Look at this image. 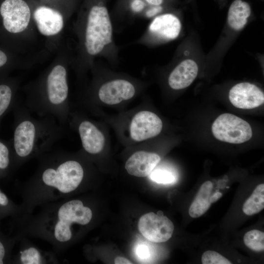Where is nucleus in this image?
<instances>
[{"label": "nucleus", "mask_w": 264, "mask_h": 264, "mask_svg": "<svg viewBox=\"0 0 264 264\" xmlns=\"http://www.w3.org/2000/svg\"><path fill=\"white\" fill-rule=\"evenodd\" d=\"M37 159L35 173L19 187L25 214L42 204L68 198L85 179L82 163L62 150L52 149Z\"/></svg>", "instance_id": "1"}, {"label": "nucleus", "mask_w": 264, "mask_h": 264, "mask_svg": "<svg viewBox=\"0 0 264 264\" xmlns=\"http://www.w3.org/2000/svg\"><path fill=\"white\" fill-rule=\"evenodd\" d=\"M93 218L91 208L81 199L67 198L40 205L29 214L16 218L18 235L47 242L60 253L74 238V228L88 225Z\"/></svg>", "instance_id": "2"}, {"label": "nucleus", "mask_w": 264, "mask_h": 264, "mask_svg": "<svg viewBox=\"0 0 264 264\" xmlns=\"http://www.w3.org/2000/svg\"><path fill=\"white\" fill-rule=\"evenodd\" d=\"M77 53L74 62L81 68L92 66L97 58L116 64L119 49L106 0H94L76 21Z\"/></svg>", "instance_id": "3"}, {"label": "nucleus", "mask_w": 264, "mask_h": 264, "mask_svg": "<svg viewBox=\"0 0 264 264\" xmlns=\"http://www.w3.org/2000/svg\"><path fill=\"white\" fill-rule=\"evenodd\" d=\"M15 117L11 146L14 167L17 169L52 150L54 144L62 137L64 131L53 117L36 119L22 104L16 105Z\"/></svg>", "instance_id": "4"}, {"label": "nucleus", "mask_w": 264, "mask_h": 264, "mask_svg": "<svg viewBox=\"0 0 264 264\" xmlns=\"http://www.w3.org/2000/svg\"><path fill=\"white\" fill-rule=\"evenodd\" d=\"M24 105L39 116H51L62 126L68 113L69 87L67 69L64 64H56L23 88Z\"/></svg>", "instance_id": "5"}, {"label": "nucleus", "mask_w": 264, "mask_h": 264, "mask_svg": "<svg viewBox=\"0 0 264 264\" xmlns=\"http://www.w3.org/2000/svg\"><path fill=\"white\" fill-rule=\"evenodd\" d=\"M212 132L218 140L232 144H241L250 140L252 131L250 124L234 114L219 115L212 125Z\"/></svg>", "instance_id": "6"}, {"label": "nucleus", "mask_w": 264, "mask_h": 264, "mask_svg": "<svg viewBox=\"0 0 264 264\" xmlns=\"http://www.w3.org/2000/svg\"><path fill=\"white\" fill-rule=\"evenodd\" d=\"M181 28L179 19L173 14L165 13L154 18L147 29L136 41L143 45L173 40L179 35Z\"/></svg>", "instance_id": "7"}, {"label": "nucleus", "mask_w": 264, "mask_h": 264, "mask_svg": "<svg viewBox=\"0 0 264 264\" xmlns=\"http://www.w3.org/2000/svg\"><path fill=\"white\" fill-rule=\"evenodd\" d=\"M0 13L5 29L11 33L23 32L31 22L30 9L23 0H5L0 6Z\"/></svg>", "instance_id": "8"}, {"label": "nucleus", "mask_w": 264, "mask_h": 264, "mask_svg": "<svg viewBox=\"0 0 264 264\" xmlns=\"http://www.w3.org/2000/svg\"><path fill=\"white\" fill-rule=\"evenodd\" d=\"M138 229L148 240L154 242L167 241L172 236L174 226L168 218L153 212L143 215L138 222Z\"/></svg>", "instance_id": "9"}, {"label": "nucleus", "mask_w": 264, "mask_h": 264, "mask_svg": "<svg viewBox=\"0 0 264 264\" xmlns=\"http://www.w3.org/2000/svg\"><path fill=\"white\" fill-rule=\"evenodd\" d=\"M163 124L160 118L150 111H141L133 117L130 125V135L135 141H142L157 135Z\"/></svg>", "instance_id": "10"}, {"label": "nucleus", "mask_w": 264, "mask_h": 264, "mask_svg": "<svg viewBox=\"0 0 264 264\" xmlns=\"http://www.w3.org/2000/svg\"><path fill=\"white\" fill-rule=\"evenodd\" d=\"M135 93V87L131 81L125 79L116 78L101 85L97 94L103 103L114 105L132 98Z\"/></svg>", "instance_id": "11"}, {"label": "nucleus", "mask_w": 264, "mask_h": 264, "mask_svg": "<svg viewBox=\"0 0 264 264\" xmlns=\"http://www.w3.org/2000/svg\"><path fill=\"white\" fill-rule=\"evenodd\" d=\"M229 99L236 108L252 109L264 104V94L256 85L242 82L235 85L230 89Z\"/></svg>", "instance_id": "12"}, {"label": "nucleus", "mask_w": 264, "mask_h": 264, "mask_svg": "<svg viewBox=\"0 0 264 264\" xmlns=\"http://www.w3.org/2000/svg\"><path fill=\"white\" fill-rule=\"evenodd\" d=\"M33 18L38 31L47 37L58 35L65 26L63 15L59 11L46 6L37 7L33 13Z\"/></svg>", "instance_id": "13"}, {"label": "nucleus", "mask_w": 264, "mask_h": 264, "mask_svg": "<svg viewBox=\"0 0 264 264\" xmlns=\"http://www.w3.org/2000/svg\"><path fill=\"white\" fill-rule=\"evenodd\" d=\"M20 242L19 253L15 262L20 264H59L60 262L54 251L41 249L32 243L28 237L18 235Z\"/></svg>", "instance_id": "14"}, {"label": "nucleus", "mask_w": 264, "mask_h": 264, "mask_svg": "<svg viewBox=\"0 0 264 264\" xmlns=\"http://www.w3.org/2000/svg\"><path fill=\"white\" fill-rule=\"evenodd\" d=\"M77 124L78 132L85 152L92 155L101 153L105 142L103 133L89 120L82 119Z\"/></svg>", "instance_id": "15"}, {"label": "nucleus", "mask_w": 264, "mask_h": 264, "mask_svg": "<svg viewBox=\"0 0 264 264\" xmlns=\"http://www.w3.org/2000/svg\"><path fill=\"white\" fill-rule=\"evenodd\" d=\"M160 160V156L155 153L138 151L127 160L125 168L132 176L145 177L150 175Z\"/></svg>", "instance_id": "16"}, {"label": "nucleus", "mask_w": 264, "mask_h": 264, "mask_svg": "<svg viewBox=\"0 0 264 264\" xmlns=\"http://www.w3.org/2000/svg\"><path fill=\"white\" fill-rule=\"evenodd\" d=\"M198 72V66L194 60H184L178 64L170 73L168 79L169 86L175 90L185 88L193 83Z\"/></svg>", "instance_id": "17"}, {"label": "nucleus", "mask_w": 264, "mask_h": 264, "mask_svg": "<svg viewBox=\"0 0 264 264\" xmlns=\"http://www.w3.org/2000/svg\"><path fill=\"white\" fill-rule=\"evenodd\" d=\"M250 14L251 7L247 2L235 0L228 9V23L232 29L240 30L246 24Z\"/></svg>", "instance_id": "18"}, {"label": "nucleus", "mask_w": 264, "mask_h": 264, "mask_svg": "<svg viewBox=\"0 0 264 264\" xmlns=\"http://www.w3.org/2000/svg\"><path fill=\"white\" fill-rule=\"evenodd\" d=\"M212 188L213 184L210 181H206L202 184L189 209V214L191 217H199L210 208Z\"/></svg>", "instance_id": "19"}, {"label": "nucleus", "mask_w": 264, "mask_h": 264, "mask_svg": "<svg viewBox=\"0 0 264 264\" xmlns=\"http://www.w3.org/2000/svg\"><path fill=\"white\" fill-rule=\"evenodd\" d=\"M264 208V184L258 185L252 195L246 200L242 211L247 215L256 214Z\"/></svg>", "instance_id": "20"}, {"label": "nucleus", "mask_w": 264, "mask_h": 264, "mask_svg": "<svg viewBox=\"0 0 264 264\" xmlns=\"http://www.w3.org/2000/svg\"><path fill=\"white\" fill-rule=\"evenodd\" d=\"M15 89L8 84H0V119L13 104Z\"/></svg>", "instance_id": "21"}, {"label": "nucleus", "mask_w": 264, "mask_h": 264, "mask_svg": "<svg viewBox=\"0 0 264 264\" xmlns=\"http://www.w3.org/2000/svg\"><path fill=\"white\" fill-rule=\"evenodd\" d=\"M243 241L245 245L250 249L257 252L264 250V233L258 230H252L244 236Z\"/></svg>", "instance_id": "22"}, {"label": "nucleus", "mask_w": 264, "mask_h": 264, "mask_svg": "<svg viewBox=\"0 0 264 264\" xmlns=\"http://www.w3.org/2000/svg\"><path fill=\"white\" fill-rule=\"evenodd\" d=\"M14 166L12 146L0 140V171L3 172Z\"/></svg>", "instance_id": "23"}, {"label": "nucleus", "mask_w": 264, "mask_h": 264, "mask_svg": "<svg viewBox=\"0 0 264 264\" xmlns=\"http://www.w3.org/2000/svg\"><path fill=\"white\" fill-rule=\"evenodd\" d=\"M150 175L151 179L157 183L168 184L176 181L175 175L172 172L166 170H153Z\"/></svg>", "instance_id": "24"}, {"label": "nucleus", "mask_w": 264, "mask_h": 264, "mask_svg": "<svg viewBox=\"0 0 264 264\" xmlns=\"http://www.w3.org/2000/svg\"><path fill=\"white\" fill-rule=\"evenodd\" d=\"M126 9L132 18L141 17L148 5L144 0H127Z\"/></svg>", "instance_id": "25"}, {"label": "nucleus", "mask_w": 264, "mask_h": 264, "mask_svg": "<svg viewBox=\"0 0 264 264\" xmlns=\"http://www.w3.org/2000/svg\"><path fill=\"white\" fill-rule=\"evenodd\" d=\"M201 262L203 264H232L227 259L219 253L212 250L206 251L202 254Z\"/></svg>", "instance_id": "26"}, {"label": "nucleus", "mask_w": 264, "mask_h": 264, "mask_svg": "<svg viewBox=\"0 0 264 264\" xmlns=\"http://www.w3.org/2000/svg\"><path fill=\"white\" fill-rule=\"evenodd\" d=\"M162 6H148L144 12L142 18H152L158 15L163 10Z\"/></svg>", "instance_id": "27"}, {"label": "nucleus", "mask_w": 264, "mask_h": 264, "mask_svg": "<svg viewBox=\"0 0 264 264\" xmlns=\"http://www.w3.org/2000/svg\"><path fill=\"white\" fill-rule=\"evenodd\" d=\"M136 254L139 259L146 260L150 256V252L148 246L145 244H139L136 248Z\"/></svg>", "instance_id": "28"}, {"label": "nucleus", "mask_w": 264, "mask_h": 264, "mask_svg": "<svg viewBox=\"0 0 264 264\" xmlns=\"http://www.w3.org/2000/svg\"><path fill=\"white\" fill-rule=\"evenodd\" d=\"M6 251L5 244L0 240V264L4 263L6 256Z\"/></svg>", "instance_id": "29"}, {"label": "nucleus", "mask_w": 264, "mask_h": 264, "mask_svg": "<svg viewBox=\"0 0 264 264\" xmlns=\"http://www.w3.org/2000/svg\"><path fill=\"white\" fill-rule=\"evenodd\" d=\"M148 6H162L164 0H144Z\"/></svg>", "instance_id": "30"}, {"label": "nucleus", "mask_w": 264, "mask_h": 264, "mask_svg": "<svg viewBox=\"0 0 264 264\" xmlns=\"http://www.w3.org/2000/svg\"><path fill=\"white\" fill-rule=\"evenodd\" d=\"M114 263L115 264H131L132 263L126 258L117 257L114 260Z\"/></svg>", "instance_id": "31"}, {"label": "nucleus", "mask_w": 264, "mask_h": 264, "mask_svg": "<svg viewBox=\"0 0 264 264\" xmlns=\"http://www.w3.org/2000/svg\"><path fill=\"white\" fill-rule=\"evenodd\" d=\"M222 196V194L220 192H216L214 193L210 198V202L213 203L219 199Z\"/></svg>", "instance_id": "32"}, {"label": "nucleus", "mask_w": 264, "mask_h": 264, "mask_svg": "<svg viewBox=\"0 0 264 264\" xmlns=\"http://www.w3.org/2000/svg\"><path fill=\"white\" fill-rule=\"evenodd\" d=\"M7 60V58L5 53L0 50V67L6 64Z\"/></svg>", "instance_id": "33"}, {"label": "nucleus", "mask_w": 264, "mask_h": 264, "mask_svg": "<svg viewBox=\"0 0 264 264\" xmlns=\"http://www.w3.org/2000/svg\"><path fill=\"white\" fill-rule=\"evenodd\" d=\"M157 215H163V214L162 213V211H158L157 213Z\"/></svg>", "instance_id": "34"}]
</instances>
